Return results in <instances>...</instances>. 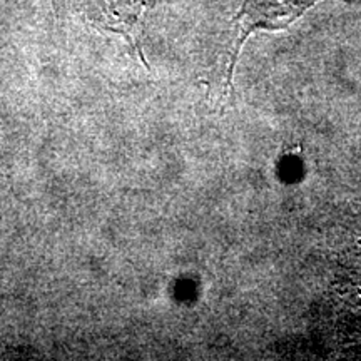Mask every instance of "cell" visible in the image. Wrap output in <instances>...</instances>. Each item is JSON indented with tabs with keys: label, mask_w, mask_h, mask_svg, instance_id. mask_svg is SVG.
Listing matches in <instances>:
<instances>
[{
	"label": "cell",
	"mask_w": 361,
	"mask_h": 361,
	"mask_svg": "<svg viewBox=\"0 0 361 361\" xmlns=\"http://www.w3.org/2000/svg\"><path fill=\"white\" fill-rule=\"evenodd\" d=\"M314 0H250L247 30L259 25H276L281 19H295Z\"/></svg>",
	"instance_id": "1"
}]
</instances>
